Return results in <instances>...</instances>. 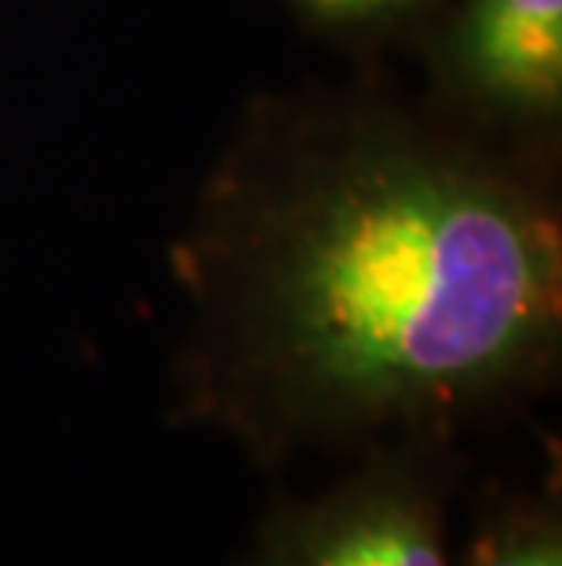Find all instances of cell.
Masks as SVG:
<instances>
[{
	"instance_id": "5",
	"label": "cell",
	"mask_w": 562,
	"mask_h": 566,
	"mask_svg": "<svg viewBox=\"0 0 562 566\" xmlns=\"http://www.w3.org/2000/svg\"><path fill=\"white\" fill-rule=\"evenodd\" d=\"M468 566H562V523L555 504L511 501L478 530Z\"/></svg>"
},
{
	"instance_id": "4",
	"label": "cell",
	"mask_w": 562,
	"mask_h": 566,
	"mask_svg": "<svg viewBox=\"0 0 562 566\" xmlns=\"http://www.w3.org/2000/svg\"><path fill=\"white\" fill-rule=\"evenodd\" d=\"M307 30L332 41L377 44L432 27L446 0H285Z\"/></svg>"
},
{
	"instance_id": "1",
	"label": "cell",
	"mask_w": 562,
	"mask_h": 566,
	"mask_svg": "<svg viewBox=\"0 0 562 566\" xmlns=\"http://www.w3.org/2000/svg\"><path fill=\"white\" fill-rule=\"evenodd\" d=\"M187 402L253 453L427 439L555 366L548 179L453 117L377 99L263 111L179 252Z\"/></svg>"
},
{
	"instance_id": "2",
	"label": "cell",
	"mask_w": 562,
	"mask_h": 566,
	"mask_svg": "<svg viewBox=\"0 0 562 566\" xmlns=\"http://www.w3.org/2000/svg\"><path fill=\"white\" fill-rule=\"evenodd\" d=\"M432 77L446 117L500 143H544L562 117V0H446Z\"/></svg>"
},
{
	"instance_id": "3",
	"label": "cell",
	"mask_w": 562,
	"mask_h": 566,
	"mask_svg": "<svg viewBox=\"0 0 562 566\" xmlns=\"http://www.w3.org/2000/svg\"><path fill=\"white\" fill-rule=\"evenodd\" d=\"M432 457L388 450L326 497L285 504L245 566H446Z\"/></svg>"
}]
</instances>
